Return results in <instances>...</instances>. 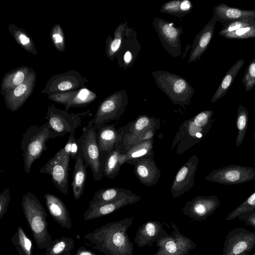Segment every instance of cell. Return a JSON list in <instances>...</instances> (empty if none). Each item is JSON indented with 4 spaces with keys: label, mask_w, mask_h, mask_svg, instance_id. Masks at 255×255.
<instances>
[{
    "label": "cell",
    "mask_w": 255,
    "mask_h": 255,
    "mask_svg": "<svg viewBox=\"0 0 255 255\" xmlns=\"http://www.w3.org/2000/svg\"><path fill=\"white\" fill-rule=\"evenodd\" d=\"M133 218L116 220L96 228L84 236L85 245L105 255H134L133 243L128 234Z\"/></svg>",
    "instance_id": "1"
},
{
    "label": "cell",
    "mask_w": 255,
    "mask_h": 255,
    "mask_svg": "<svg viewBox=\"0 0 255 255\" xmlns=\"http://www.w3.org/2000/svg\"><path fill=\"white\" fill-rule=\"evenodd\" d=\"M213 115L212 110L203 111L184 121L175 136L170 150L174 149L176 154L181 155L200 141L212 126Z\"/></svg>",
    "instance_id": "2"
},
{
    "label": "cell",
    "mask_w": 255,
    "mask_h": 255,
    "mask_svg": "<svg viewBox=\"0 0 255 255\" xmlns=\"http://www.w3.org/2000/svg\"><path fill=\"white\" fill-rule=\"evenodd\" d=\"M21 205L37 247L45 251L52 242L49 233L45 209L38 198L30 192L23 195Z\"/></svg>",
    "instance_id": "3"
},
{
    "label": "cell",
    "mask_w": 255,
    "mask_h": 255,
    "mask_svg": "<svg viewBox=\"0 0 255 255\" xmlns=\"http://www.w3.org/2000/svg\"><path fill=\"white\" fill-rule=\"evenodd\" d=\"M57 137L47 122L41 126L29 127L22 134L20 147L22 151L24 170L30 171L34 161L39 158L46 149V142L50 138Z\"/></svg>",
    "instance_id": "4"
},
{
    "label": "cell",
    "mask_w": 255,
    "mask_h": 255,
    "mask_svg": "<svg viewBox=\"0 0 255 255\" xmlns=\"http://www.w3.org/2000/svg\"><path fill=\"white\" fill-rule=\"evenodd\" d=\"M157 87L175 105H189L194 95V88L182 76L168 71L156 70L152 72Z\"/></svg>",
    "instance_id": "5"
},
{
    "label": "cell",
    "mask_w": 255,
    "mask_h": 255,
    "mask_svg": "<svg viewBox=\"0 0 255 255\" xmlns=\"http://www.w3.org/2000/svg\"><path fill=\"white\" fill-rule=\"evenodd\" d=\"M97 131L93 124L90 121L88 125L83 128L82 134L77 139V142L86 167H90L93 179L98 181L104 175L97 140Z\"/></svg>",
    "instance_id": "6"
},
{
    "label": "cell",
    "mask_w": 255,
    "mask_h": 255,
    "mask_svg": "<svg viewBox=\"0 0 255 255\" xmlns=\"http://www.w3.org/2000/svg\"><path fill=\"white\" fill-rule=\"evenodd\" d=\"M128 102L125 90L115 92L103 100L90 121L97 130L112 121L119 120L125 112Z\"/></svg>",
    "instance_id": "7"
},
{
    "label": "cell",
    "mask_w": 255,
    "mask_h": 255,
    "mask_svg": "<svg viewBox=\"0 0 255 255\" xmlns=\"http://www.w3.org/2000/svg\"><path fill=\"white\" fill-rule=\"evenodd\" d=\"M160 124L159 119L146 115H140L129 123L123 139L125 151L134 145L153 139L156 130L160 128Z\"/></svg>",
    "instance_id": "8"
},
{
    "label": "cell",
    "mask_w": 255,
    "mask_h": 255,
    "mask_svg": "<svg viewBox=\"0 0 255 255\" xmlns=\"http://www.w3.org/2000/svg\"><path fill=\"white\" fill-rule=\"evenodd\" d=\"M89 112V110L79 114L69 113L52 104L48 106L45 119L58 137L75 130L81 125V118L87 115Z\"/></svg>",
    "instance_id": "9"
},
{
    "label": "cell",
    "mask_w": 255,
    "mask_h": 255,
    "mask_svg": "<svg viewBox=\"0 0 255 255\" xmlns=\"http://www.w3.org/2000/svg\"><path fill=\"white\" fill-rule=\"evenodd\" d=\"M255 179V167L231 164L214 169L205 177L208 181L225 185H233Z\"/></svg>",
    "instance_id": "10"
},
{
    "label": "cell",
    "mask_w": 255,
    "mask_h": 255,
    "mask_svg": "<svg viewBox=\"0 0 255 255\" xmlns=\"http://www.w3.org/2000/svg\"><path fill=\"white\" fill-rule=\"evenodd\" d=\"M70 157V155L63 148H61L39 170L41 173L49 174L55 186L66 195H67L68 192Z\"/></svg>",
    "instance_id": "11"
},
{
    "label": "cell",
    "mask_w": 255,
    "mask_h": 255,
    "mask_svg": "<svg viewBox=\"0 0 255 255\" xmlns=\"http://www.w3.org/2000/svg\"><path fill=\"white\" fill-rule=\"evenodd\" d=\"M172 231L168 236L156 242L158 250L153 255H189L197 245L182 234L176 224L171 223Z\"/></svg>",
    "instance_id": "12"
},
{
    "label": "cell",
    "mask_w": 255,
    "mask_h": 255,
    "mask_svg": "<svg viewBox=\"0 0 255 255\" xmlns=\"http://www.w3.org/2000/svg\"><path fill=\"white\" fill-rule=\"evenodd\" d=\"M255 247V231L236 228L227 235L223 245V255H248Z\"/></svg>",
    "instance_id": "13"
},
{
    "label": "cell",
    "mask_w": 255,
    "mask_h": 255,
    "mask_svg": "<svg viewBox=\"0 0 255 255\" xmlns=\"http://www.w3.org/2000/svg\"><path fill=\"white\" fill-rule=\"evenodd\" d=\"M152 25L164 49L174 57L181 55L180 37L183 33L181 27L159 17H154Z\"/></svg>",
    "instance_id": "14"
},
{
    "label": "cell",
    "mask_w": 255,
    "mask_h": 255,
    "mask_svg": "<svg viewBox=\"0 0 255 255\" xmlns=\"http://www.w3.org/2000/svg\"><path fill=\"white\" fill-rule=\"evenodd\" d=\"M88 82L85 77L75 70L52 76L41 91L48 95L65 91H76L86 88Z\"/></svg>",
    "instance_id": "15"
},
{
    "label": "cell",
    "mask_w": 255,
    "mask_h": 255,
    "mask_svg": "<svg viewBox=\"0 0 255 255\" xmlns=\"http://www.w3.org/2000/svg\"><path fill=\"white\" fill-rule=\"evenodd\" d=\"M220 205V200L216 195L197 196L186 203L182 212L192 220L201 221L213 214Z\"/></svg>",
    "instance_id": "16"
},
{
    "label": "cell",
    "mask_w": 255,
    "mask_h": 255,
    "mask_svg": "<svg viewBox=\"0 0 255 255\" xmlns=\"http://www.w3.org/2000/svg\"><path fill=\"white\" fill-rule=\"evenodd\" d=\"M199 162L198 157L193 155L180 168L170 189L173 198L184 194L193 187Z\"/></svg>",
    "instance_id": "17"
},
{
    "label": "cell",
    "mask_w": 255,
    "mask_h": 255,
    "mask_svg": "<svg viewBox=\"0 0 255 255\" xmlns=\"http://www.w3.org/2000/svg\"><path fill=\"white\" fill-rule=\"evenodd\" d=\"M128 124L118 128V138L114 148L107 154L104 164L103 166V172L104 176L113 179L119 174L121 166L126 163V151L123 145V139Z\"/></svg>",
    "instance_id": "18"
},
{
    "label": "cell",
    "mask_w": 255,
    "mask_h": 255,
    "mask_svg": "<svg viewBox=\"0 0 255 255\" xmlns=\"http://www.w3.org/2000/svg\"><path fill=\"white\" fill-rule=\"evenodd\" d=\"M36 82V74L32 69L26 80L3 96L7 108L12 112L19 110L33 92Z\"/></svg>",
    "instance_id": "19"
},
{
    "label": "cell",
    "mask_w": 255,
    "mask_h": 255,
    "mask_svg": "<svg viewBox=\"0 0 255 255\" xmlns=\"http://www.w3.org/2000/svg\"><path fill=\"white\" fill-rule=\"evenodd\" d=\"M141 197L133 194L106 203L89 206L83 216L84 221L95 219L112 213L125 206L139 201Z\"/></svg>",
    "instance_id": "20"
},
{
    "label": "cell",
    "mask_w": 255,
    "mask_h": 255,
    "mask_svg": "<svg viewBox=\"0 0 255 255\" xmlns=\"http://www.w3.org/2000/svg\"><path fill=\"white\" fill-rule=\"evenodd\" d=\"M154 154L144 156L134 165V173L140 182L150 187L155 185L161 177V173L153 158Z\"/></svg>",
    "instance_id": "21"
},
{
    "label": "cell",
    "mask_w": 255,
    "mask_h": 255,
    "mask_svg": "<svg viewBox=\"0 0 255 255\" xmlns=\"http://www.w3.org/2000/svg\"><path fill=\"white\" fill-rule=\"evenodd\" d=\"M169 235L160 222L150 221L138 228L134 241L138 247L142 248L156 243Z\"/></svg>",
    "instance_id": "22"
},
{
    "label": "cell",
    "mask_w": 255,
    "mask_h": 255,
    "mask_svg": "<svg viewBox=\"0 0 255 255\" xmlns=\"http://www.w3.org/2000/svg\"><path fill=\"white\" fill-rule=\"evenodd\" d=\"M217 21V18L213 16L196 35L188 60V64L200 59L201 56L207 49L213 37Z\"/></svg>",
    "instance_id": "23"
},
{
    "label": "cell",
    "mask_w": 255,
    "mask_h": 255,
    "mask_svg": "<svg viewBox=\"0 0 255 255\" xmlns=\"http://www.w3.org/2000/svg\"><path fill=\"white\" fill-rule=\"evenodd\" d=\"M44 198L47 210L54 221L62 228H71L70 213L63 201L50 193L45 194Z\"/></svg>",
    "instance_id": "24"
},
{
    "label": "cell",
    "mask_w": 255,
    "mask_h": 255,
    "mask_svg": "<svg viewBox=\"0 0 255 255\" xmlns=\"http://www.w3.org/2000/svg\"><path fill=\"white\" fill-rule=\"evenodd\" d=\"M213 16L217 20L228 23L242 19L255 18V10H244L220 3L214 7Z\"/></svg>",
    "instance_id": "25"
},
{
    "label": "cell",
    "mask_w": 255,
    "mask_h": 255,
    "mask_svg": "<svg viewBox=\"0 0 255 255\" xmlns=\"http://www.w3.org/2000/svg\"><path fill=\"white\" fill-rule=\"evenodd\" d=\"M75 159L71 186L74 198L78 200L84 192L87 176V167L82 153L79 149Z\"/></svg>",
    "instance_id": "26"
},
{
    "label": "cell",
    "mask_w": 255,
    "mask_h": 255,
    "mask_svg": "<svg viewBox=\"0 0 255 255\" xmlns=\"http://www.w3.org/2000/svg\"><path fill=\"white\" fill-rule=\"evenodd\" d=\"M32 68L21 66L6 73L0 86V93L3 96L16 86L23 83L28 77Z\"/></svg>",
    "instance_id": "27"
},
{
    "label": "cell",
    "mask_w": 255,
    "mask_h": 255,
    "mask_svg": "<svg viewBox=\"0 0 255 255\" xmlns=\"http://www.w3.org/2000/svg\"><path fill=\"white\" fill-rule=\"evenodd\" d=\"M118 138V129L115 124L106 125L97 131V140L100 152L110 153Z\"/></svg>",
    "instance_id": "28"
},
{
    "label": "cell",
    "mask_w": 255,
    "mask_h": 255,
    "mask_svg": "<svg viewBox=\"0 0 255 255\" xmlns=\"http://www.w3.org/2000/svg\"><path fill=\"white\" fill-rule=\"evenodd\" d=\"M133 194L131 190L123 188L101 189L95 192L89 206L106 203Z\"/></svg>",
    "instance_id": "29"
},
{
    "label": "cell",
    "mask_w": 255,
    "mask_h": 255,
    "mask_svg": "<svg viewBox=\"0 0 255 255\" xmlns=\"http://www.w3.org/2000/svg\"><path fill=\"white\" fill-rule=\"evenodd\" d=\"M244 64V59L238 60L229 70L211 99L212 103L222 98L227 93Z\"/></svg>",
    "instance_id": "30"
},
{
    "label": "cell",
    "mask_w": 255,
    "mask_h": 255,
    "mask_svg": "<svg viewBox=\"0 0 255 255\" xmlns=\"http://www.w3.org/2000/svg\"><path fill=\"white\" fill-rule=\"evenodd\" d=\"M128 28L127 21L119 24L116 28L114 37L111 35L106 40V53L108 58L113 60L119 50Z\"/></svg>",
    "instance_id": "31"
},
{
    "label": "cell",
    "mask_w": 255,
    "mask_h": 255,
    "mask_svg": "<svg viewBox=\"0 0 255 255\" xmlns=\"http://www.w3.org/2000/svg\"><path fill=\"white\" fill-rule=\"evenodd\" d=\"M8 29L17 44L27 52L37 55V50L32 38L23 29L14 24L9 23Z\"/></svg>",
    "instance_id": "32"
},
{
    "label": "cell",
    "mask_w": 255,
    "mask_h": 255,
    "mask_svg": "<svg viewBox=\"0 0 255 255\" xmlns=\"http://www.w3.org/2000/svg\"><path fill=\"white\" fill-rule=\"evenodd\" d=\"M153 142L152 139L130 147L126 151V163L134 165L141 158L154 154Z\"/></svg>",
    "instance_id": "33"
},
{
    "label": "cell",
    "mask_w": 255,
    "mask_h": 255,
    "mask_svg": "<svg viewBox=\"0 0 255 255\" xmlns=\"http://www.w3.org/2000/svg\"><path fill=\"white\" fill-rule=\"evenodd\" d=\"M11 242L19 255H32V241L20 226L11 237Z\"/></svg>",
    "instance_id": "34"
},
{
    "label": "cell",
    "mask_w": 255,
    "mask_h": 255,
    "mask_svg": "<svg viewBox=\"0 0 255 255\" xmlns=\"http://www.w3.org/2000/svg\"><path fill=\"white\" fill-rule=\"evenodd\" d=\"M193 6L192 3L188 0H173L164 3L160 11L182 17L189 13Z\"/></svg>",
    "instance_id": "35"
},
{
    "label": "cell",
    "mask_w": 255,
    "mask_h": 255,
    "mask_svg": "<svg viewBox=\"0 0 255 255\" xmlns=\"http://www.w3.org/2000/svg\"><path fill=\"white\" fill-rule=\"evenodd\" d=\"M74 241L70 238L62 236L52 241L43 255H72Z\"/></svg>",
    "instance_id": "36"
},
{
    "label": "cell",
    "mask_w": 255,
    "mask_h": 255,
    "mask_svg": "<svg viewBox=\"0 0 255 255\" xmlns=\"http://www.w3.org/2000/svg\"><path fill=\"white\" fill-rule=\"evenodd\" d=\"M249 113L246 108L239 105L237 109L236 126L238 133L235 144L237 147L241 146L244 142L248 125Z\"/></svg>",
    "instance_id": "37"
},
{
    "label": "cell",
    "mask_w": 255,
    "mask_h": 255,
    "mask_svg": "<svg viewBox=\"0 0 255 255\" xmlns=\"http://www.w3.org/2000/svg\"><path fill=\"white\" fill-rule=\"evenodd\" d=\"M97 94L93 91L83 88L77 91L72 100L69 106L70 108L84 107L94 102L97 98Z\"/></svg>",
    "instance_id": "38"
},
{
    "label": "cell",
    "mask_w": 255,
    "mask_h": 255,
    "mask_svg": "<svg viewBox=\"0 0 255 255\" xmlns=\"http://www.w3.org/2000/svg\"><path fill=\"white\" fill-rule=\"evenodd\" d=\"M255 208V191L249 196L242 204L232 211L225 218L226 221H231L242 213Z\"/></svg>",
    "instance_id": "39"
},
{
    "label": "cell",
    "mask_w": 255,
    "mask_h": 255,
    "mask_svg": "<svg viewBox=\"0 0 255 255\" xmlns=\"http://www.w3.org/2000/svg\"><path fill=\"white\" fill-rule=\"evenodd\" d=\"M255 24V18H245L227 23L220 30L219 34L223 36L242 28Z\"/></svg>",
    "instance_id": "40"
},
{
    "label": "cell",
    "mask_w": 255,
    "mask_h": 255,
    "mask_svg": "<svg viewBox=\"0 0 255 255\" xmlns=\"http://www.w3.org/2000/svg\"><path fill=\"white\" fill-rule=\"evenodd\" d=\"M50 38L53 44L60 52H64L65 50V36L60 25L55 24L50 30Z\"/></svg>",
    "instance_id": "41"
},
{
    "label": "cell",
    "mask_w": 255,
    "mask_h": 255,
    "mask_svg": "<svg viewBox=\"0 0 255 255\" xmlns=\"http://www.w3.org/2000/svg\"><path fill=\"white\" fill-rule=\"evenodd\" d=\"M78 90L61 92L48 95L50 100L65 106V110L69 111V105Z\"/></svg>",
    "instance_id": "42"
},
{
    "label": "cell",
    "mask_w": 255,
    "mask_h": 255,
    "mask_svg": "<svg viewBox=\"0 0 255 255\" xmlns=\"http://www.w3.org/2000/svg\"><path fill=\"white\" fill-rule=\"evenodd\" d=\"M229 39H246L255 37V24L241 28L223 36Z\"/></svg>",
    "instance_id": "43"
},
{
    "label": "cell",
    "mask_w": 255,
    "mask_h": 255,
    "mask_svg": "<svg viewBox=\"0 0 255 255\" xmlns=\"http://www.w3.org/2000/svg\"><path fill=\"white\" fill-rule=\"evenodd\" d=\"M247 92L251 90L255 85V58L248 65L242 79Z\"/></svg>",
    "instance_id": "44"
},
{
    "label": "cell",
    "mask_w": 255,
    "mask_h": 255,
    "mask_svg": "<svg viewBox=\"0 0 255 255\" xmlns=\"http://www.w3.org/2000/svg\"><path fill=\"white\" fill-rule=\"evenodd\" d=\"M75 131L73 130L70 133L68 141L63 148L72 159H75L79 149L77 139L75 137Z\"/></svg>",
    "instance_id": "45"
},
{
    "label": "cell",
    "mask_w": 255,
    "mask_h": 255,
    "mask_svg": "<svg viewBox=\"0 0 255 255\" xmlns=\"http://www.w3.org/2000/svg\"><path fill=\"white\" fill-rule=\"evenodd\" d=\"M10 199L9 188H6L0 194V220L7 211Z\"/></svg>",
    "instance_id": "46"
},
{
    "label": "cell",
    "mask_w": 255,
    "mask_h": 255,
    "mask_svg": "<svg viewBox=\"0 0 255 255\" xmlns=\"http://www.w3.org/2000/svg\"><path fill=\"white\" fill-rule=\"evenodd\" d=\"M238 218L245 225L255 228V208L253 210L241 214Z\"/></svg>",
    "instance_id": "47"
},
{
    "label": "cell",
    "mask_w": 255,
    "mask_h": 255,
    "mask_svg": "<svg viewBox=\"0 0 255 255\" xmlns=\"http://www.w3.org/2000/svg\"><path fill=\"white\" fill-rule=\"evenodd\" d=\"M72 255H97L92 251L81 246L78 248L75 254Z\"/></svg>",
    "instance_id": "48"
},
{
    "label": "cell",
    "mask_w": 255,
    "mask_h": 255,
    "mask_svg": "<svg viewBox=\"0 0 255 255\" xmlns=\"http://www.w3.org/2000/svg\"><path fill=\"white\" fill-rule=\"evenodd\" d=\"M253 137H254V138L255 139V128H254V132H253Z\"/></svg>",
    "instance_id": "49"
},
{
    "label": "cell",
    "mask_w": 255,
    "mask_h": 255,
    "mask_svg": "<svg viewBox=\"0 0 255 255\" xmlns=\"http://www.w3.org/2000/svg\"><path fill=\"white\" fill-rule=\"evenodd\" d=\"M255 255V254H254V255Z\"/></svg>",
    "instance_id": "50"
}]
</instances>
